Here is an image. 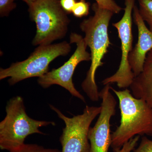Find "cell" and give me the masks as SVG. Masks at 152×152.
Returning a JSON list of instances; mask_svg holds the SVG:
<instances>
[{
    "instance_id": "obj_4",
    "label": "cell",
    "mask_w": 152,
    "mask_h": 152,
    "mask_svg": "<svg viewBox=\"0 0 152 152\" xmlns=\"http://www.w3.org/2000/svg\"><path fill=\"white\" fill-rule=\"evenodd\" d=\"M28 7L30 18L37 27L33 45H50L65 37L70 20L60 0H36Z\"/></svg>"
},
{
    "instance_id": "obj_16",
    "label": "cell",
    "mask_w": 152,
    "mask_h": 152,
    "mask_svg": "<svg viewBox=\"0 0 152 152\" xmlns=\"http://www.w3.org/2000/svg\"><path fill=\"white\" fill-rule=\"evenodd\" d=\"M16 0H0V16H8L10 12L16 7L14 3Z\"/></svg>"
},
{
    "instance_id": "obj_8",
    "label": "cell",
    "mask_w": 152,
    "mask_h": 152,
    "mask_svg": "<svg viewBox=\"0 0 152 152\" xmlns=\"http://www.w3.org/2000/svg\"><path fill=\"white\" fill-rule=\"evenodd\" d=\"M135 3V0H125L124 13L122 18L113 24L118 31L121 40V58L117 72L102 82L104 86L115 83L119 88L126 89L130 86L134 79V75L129 63V57L133 49L132 13Z\"/></svg>"
},
{
    "instance_id": "obj_14",
    "label": "cell",
    "mask_w": 152,
    "mask_h": 152,
    "mask_svg": "<svg viewBox=\"0 0 152 152\" xmlns=\"http://www.w3.org/2000/svg\"><path fill=\"white\" fill-rule=\"evenodd\" d=\"M89 9V3L85 0H80L76 3L72 13L75 17L82 18L88 15Z\"/></svg>"
},
{
    "instance_id": "obj_12",
    "label": "cell",
    "mask_w": 152,
    "mask_h": 152,
    "mask_svg": "<svg viewBox=\"0 0 152 152\" xmlns=\"http://www.w3.org/2000/svg\"><path fill=\"white\" fill-rule=\"evenodd\" d=\"M139 12L142 18L146 22L152 32V0H138Z\"/></svg>"
},
{
    "instance_id": "obj_7",
    "label": "cell",
    "mask_w": 152,
    "mask_h": 152,
    "mask_svg": "<svg viewBox=\"0 0 152 152\" xmlns=\"http://www.w3.org/2000/svg\"><path fill=\"white\" fill-rule=\"evenodd\" d=\"M70 44L77 45L75 53L66 62L56 69H53L38 79L39 84L44 88L52 85H57L67 90L72 96L86 102L84 97L76 89L73 82L75 69L78 65L83 61H91V55L87 51L88 46L84 38L76 33H72L70 37Z\"/></svg>"
},
{
    "instance_id": "obj_1",
    "label": "cell",
    "mask_w": 152,
    "mask_h": 152,
    "mask_svg": "<svg viewBox=\"0 0 152 152\" xmlns=\"http://www.w3.org/2000/svg\"><path fill=\"white\" fill-rule=\"evenodd\" d=\"M94 15L81 23L80 28L85 33L84 39L91 50V65L86 77L82 83L83 90L92 101L98 102L99 92L95 80V75L99 66H102L104 56L111 45L108 35V27L113 13L103 9L96 3L92 7Z\"/></svg>"
},
{
    "instance_id": "obj_15",
    "label": "cell",
    "mask_w": 152,
    "mask_h": 152,
    "mask_svg": "<svg viewBox=\"0 0 152 152\" xmlns=\"http://www.w3.org/2000/svg\"><path fill=\"white\" fill-rule=\"evenodd\" d=\"M99 7L109 10L114 14H118L122 10L121 7L114 0H95Z\"/></svg>"
},
{
    "instance_id": "obj_9",
    "label": "cell",
    "mask_w": 152,
    "mask_h": 152,
    "mask_svg": "<svg viewBox=\"0 0 152 152\" xmlns=\"http://www.w3.org/2000/svg\"><path fill=\"white\" fill-rule=\"evenodd\" d=\"M111 87L110 84L105 85L99 92L102 109L96 122L89 131L90 152H109L111 146L110 123L115 114L117 101L111 92Z\"/></svg>"
},
{
    "instance_id": "obj_13",
    "label": "cell",
    "mask_w": 152,
    "mask_h": 152,
    "mask_svg": "<svg viewBox=\"0 0 152 152\" xmlns=\"http://www.w3.org/2000/svg\"><path fill=\"white\" fill-rule=\"evenodd\" d=\"M10 152H61V151L57 149L47 148L37 144L25 143Z\"/></svg>"
},
{
    "instance_id": "obj_18",
    "label": "cell",
    "mask_w": 152,
    "mask_h": 152,
    "mask_svg": "<svg viewBox=\"0 0 152 152\" xmlns=\"http://www.w3.org/2000/svg\"><path fill=\"white\" fill-rule=\"evenodd\" d=\"M140 136H136L125 143L116 152H132L134 149L140 139Z\"/></svg>"
},
{
    "instance_id": "obj_2",
    "label": "cell",
    "mask_w": 152,
    "mask_h": 152,
    "mask_svg": "<svg viewBox=\"0 0 152 152\" xmlns=\"http://www.w3.org/2000/svg\"><path fill=\"white\" fill-rule=\"evenodd\" d=\"M111 90L118 99L121 111L119 126L112 134L111 147L116 152L136 136L152 137V107L127 88L117 91L111 87Z\"/></svg>"
},
{
    "instance_id": "obj_10",
    "label": "cell",
    "mask_w": 152,
    "mask_h": 152,
    "mask_svg": "<svg viewBox=\"0 0 152 152\" xmlns=\"http://www.w3.org/2000/svg\"><path fill=\"white\" fill-rule=\"evenodd\" d=\"M133 18L138 31V41L129 57V61L135 77L142 71L147 54L152 50V32L149 29L135 5L133 9Z\"/></svg>"
},
{
    "instance_id": "obj_5",
    "label": "cell",
    "mask_w": 152,
    "mask_h": 152,
    "mask_svg": "<svg viewBox=\"0 0 152 152\" xmlns=\"http://www.w3.org/2000/svg\"><path fill=\"white\" fill-rule=\"evenodd\" d=\"M70 44L63 42L56 44L39 45L27 59L14 63L7 69H0V80L9 77L10 85L34 77H41L49 72L50 63L60 56L70 52Z\"/></svg>"
},
{
    "instance_id": "obj_17",
    "label": "cell",
    "mask_w": 152,
    "mask_h": 152,
    "mask_svg": "<svg viewBox=\"0 0 152 152\" xmlns=\"http://www.w3.org/2000/svg\"><path fill=\"white\" fill-rule=\"evenodd\" d=\"M134 152H152V140L143 136L138 147Z\"/></svg>"
},
{
    "instance_id": "obj_6",
    "label": "cell",
    "mask_w": 152,
    "mask_h": 152,
    "mask_svg": "<svg viewBox=\"0 0 152 152\" xmlns=\"http://www.w3.org/2000/svg\"><path fill=\"white\" fill-rule=\"evenodd\" d=\"M50 106L65 124L60 138L62 146L61 152H90L88 133L90 126L101 113V106H86L83 113L72 118L66 116L54 106Z\"/></svg>"
},
{
    "instance_id": "obj_11",
    "label": "cell",
    "mask_w": 152,
    "mask_h": 152,
    "mask_svg": "<svg viewBox=\"0 0 152 152\" xmlns=\"http://www.w3.org/2000/svg\"><path fill=\"white\" fill-rule=\"evenodd\" d=\"M129 88L134 97L143 99L152 107V50L147 54L142 71Z\"/></svg>"
},
{
    "instance_id": "obj_3",
    "label": "cell",
    "mask_w": 152,
    "mask_h": 152,
    "mask_svg": "<svg viewBox=\"0 0 152 152\" xmlns=\"http://www.w3.org/2000/svg\"><path fill=\"white\" fill-rule=\"evenodd\" d=\"M7 115L0 123V148L10 152L25 144L28 136L34 134H45L39 128L51 125L54 122L38 121L29 117L23 99L20 96L11 98L6 107Z\"/></svg>"
},
{
    "instance_id": "obj_19",
    "label": "cell",
    "mask_w": 152,
    "mask_h": 152,
    "mask_svg": "<svg viewBox=\"0 0 152 152\" xmlns=\"http://www.w3.org/2000/svg\"><path fill=\"white\" fill-rule=\"evenodd\" d=\"M77 2V0H60L62 8L67 14L72 13L74 6Z\"/></svg>"
},
{
    "instance_id": "obj_20",
    "label": "cell",
    "mask_w": 152,
    "mask_h": 152,
    "mask_svg": "<svg viewBox=\"0 0 152 152\" xmlns=\"http://www.w3.org/2000/svg\"><path fill=\"white\" fill-rule=\"evenodd\" d=\"M23 1H24L25 3H26L28 6H29L31 4L34 3L36 0H23Z\"/></svg>"
}]
</instances>
